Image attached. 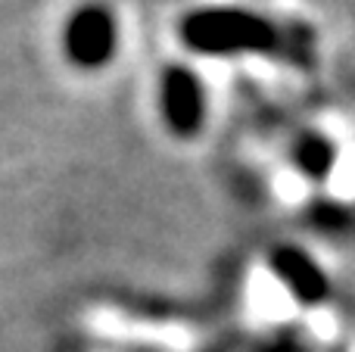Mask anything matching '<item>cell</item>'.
<instances>
[{"label":"cell","mask_w":355,"mask_h":352,"mask_svg":"<svg viewBox=\"0 0 355 352\" xmlns=\"http://www.w3.org/2000/svg\"><path fill=\"white\" fill-rule=\"evenodd\" d=\"M206 87H202L200 75L190 66L172 62L159 78V109L168 131L178 137L200 134L202 122H206Z\"/></svg>","instance_id":"3"},{"label":"cell","mask_w":355,"mask_h":352,"mask_svg":"<svg viewBox=\"0 0 355 352\" xmlns=\"http://www.w3.org/2000/svg\"><path fill=\"white\" fill-rule=\"evenodd\" d=\"M62 50L72 66L85 72L110 66L119 53V22L106 3H81L62 28Z\"/></svg>","instance_id":"2"},{"label":"cell","mask_w":355,"mask_h":352,"mask_svg":"<svg viewBox=\"0 0 355 352\" xmlns=\"http://www.w3.org/2000/svg\"><path fill=\"white\" fill-rule=\"evenodd\" d=\"M293 162L306 178L312 181H324L327 175L337 166V147L327 134L321 131H306V134L296 137L293 143Z\"/></svg>","instance_id":"5"},{"label":"cell","mask_w":355,"mask_h":352,"mask_svg":"<svg viewBox=\"0 0 355 352\" xmlns=\"http://www.w3.org/2000/svg\"><path fill=\"white\" fill-rule=\"evenodd\" d=\"M259 352H302V343H300V337H293V334H281L277 340H271L268 346Z\"/></svg>","instance_id":"6"},{"label":"cell","mask_w":355,"mask_h":352,"mask_svg":"<svg viewBox=\"0 0 355 352\" xmlns=\"http://www.w3.org/2000/svg\"><path fill=\"white\" fill-rule=\"evenodd\" d=\"M181 37L190 50L206 56L265 53L277 44L275 25L265 16L237 6H209L181 22Z\"/></svg>","instance_id":"1"},{"label":"cell","mask_w":355,"mask_h":352,"mask_svg":"<svg viewBox=\"0 0 355 352\" xmlns=\"http://www.w3.org/2000/svg\"><path fill=\"white\" fill-rule=\"evenodd\" d=\"M271 272L277 274L290 297L302 306H318L331 297V281L321 265L300 247H277L271 253Z\"/></svg>","instance_id":"4"}]
</instances>
